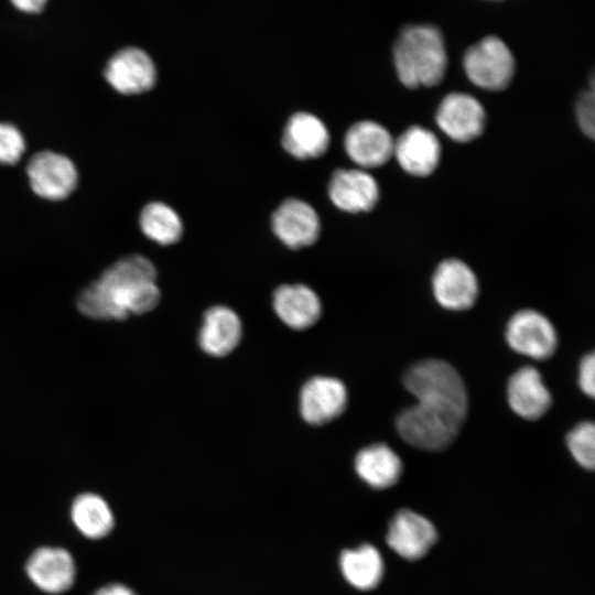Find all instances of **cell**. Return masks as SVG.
I'll use <instances>...</instances> for the list:
<instances>
[{"label": "cell", "instance_id": "obj_1", "mask_svg": "<svg viewBox=\"0 0 595 595\" xmlns=\"http://www.w3.org/2000/svg\"><path fill=\"white\" fill-rule=\"evenodd\" d=\"M393 64L399 80L408 88L441 83L447 54L441 31L430 24H412L401 30L393 44Z\"/></svg>", "mask_w": 595, "mask_h": 595}, {"label": "cell", "instance_id": "obj_2", "mask_svg": "<svg viewBox=\"0 0 595 595\" xmlns=\"http://www.w3.org/2000/svg\"><path fill=\"white\" fill-rule=\"evenodd\" d=\"M403 385L419 403L439 408L465 419L467 391L456 369L440 359H425L411 366Z\"/></svg>", "mask_w": 595, "mask_h": 595}, {"label": "cell", "instance_id": "obj_3", "mask_svg": "<svg viewBox=\"0 0 595 595\" xmlns=\"http://www.w3.org/2000/svg\"><path fill=\"white\" fill-rule=\"evenodd\" d=\"M464 419L448 411L416 403L396 419L397 431L408 444L426 451L447 447L456 437Z\"/></svg>", "mask_w": 595, "mask_h": 595}, {"label": "cell", "instance_id": "obj_4", "mask_svg": "<svg viewBox=\"0 0 595 595\" xmlns=\"http://www.w3.org/2000/svg\"><path fill=\"white\" fill-rule=\"evenodd\" d=\"M463 65L475 86L493 91L508 87L516 69L511 51L497 36H486L468 47Z\"/></svg>", "mask_w": 595, "mask_h": 595}, {"label": "cell", "instance_id": "obj_5", "mask_svg": "<svg viewBox=\"0 0 595 595\" xmlns=\"http://www.w3.org/2000/svg\"><path fill=\"white\" fill-rule=\"evenodd\" d=\"M506 340L518 354L537 360L550 358L558 347L554 326L533 310H522L511 316L506 327Z\"/></svg>", "mask_w": 595, "mask_h": 595}, {"label": "cell", "instance_id": "obj_6", "mask_svg": "<svg viewBox=\"0 0 595 595\" xmlns=\"http://www.w3.org/2000/svg\"><path fill=\"white\" fill-rule=\"evenodd\" d=\"M25 572L39 589L47 594L67 592L76 580V562L62 547L44 545L35 549L26 560Z\"/></svg>", "mask_w": 595, "mask_h": 595}, {"label": "cell", "instance_id": "obj_7", "mask_svg": "<svg viewBox=\"0 0 595 595\" xmlns=\"http://www.w3.org/2000/svg\"><path fill=\"white\" fill-rule=\"evenodd\" d=\"M26 174L33 192L46 199H64L77 185V171L65 155L42 151L29 161Z\"/></svg>", "mask_w": 595, "mask_h": 595}, {"label": "cell", "instance_id": "obj_8", "mask_svg": "<svg viewBox=\"0 0 595 595\" xmlns=\"http://www.w3.org/2000/svg\"><path fill=\"white\" fill-rule=\"evenodd\" d=\"M435 121L450 139L465 143L483 133L486 113L475 97L466 93L453 91L441 100Z\"/></svg>", "mask_w": 595, "mask_h": 595}, {"label": "cell", "instance_id": "obj_9", "mask_svg": "<svg viewBox=\"0 0 595 595\" xmlns=\"http://www.w3.org/2000/svg\"><path fill=\"white\" fill-rule=\"evenodd\" d=\"M432 290L444 309L464 311L472 307L478 296V281L465 262L446 259L434 271Z\"/></svg>", "mask_w": 595, "mask_h": 595}, {"label": "cell", "instance_id": "obj_10", "mask_svg": "<svg viewBox=\"0 0 595 595\" xmlns=\"http://www.w3.org/2000/svg\"><path fill=\"white\" fill-rule=\"evenodd\" d=\"M105 77L117 91L136 95L154 86L156 71L153 61L143 50L126 47L108 61Z\"/></svg>", "mask_w": 595, "mask_h": 595}, {"label": "cell", "instance_id": "obj_11", "mask_svg": "<svg viewBox=\"0 0 595 595\" xmlns=\"http://www.w3.org/2000/svg\"><path fill=\"white\" fill-rule=\"evenodd\" d=\"M274 235L288 247L299 249L316 241L321 221L314 207L299 198L283 201L272 214Z\"/></svg>", "mask_w": 595, "mask_h": 595}, {"label": "cell", "instance_id": "obj_12", "mask_svg": "<svg viewBox=\"0 0 595 595\" xmlns=\"http://www.w3.org/2000/svg\"><path fill=\"white\" fill-rule=\"evenodd\" d=\"M347 405V389L336 378L316 376L300 392V412L310 424H324L339 416Z\"/></svg>", "mask_w": 595, "mask_h": 595}, {"label": "cell", "instance_id": "obj_13", "mask_svg": "<svg viewBox=\"0 0 595 595\" xmlns=\"http://www.w3.org/2000/svg\"><path fill=\"white\" fill-rule=\"evenodd\" d=\"M392 156L408 174L424 177L436 170L441 159V144L429 129L412 126L394 140Z\"/></svg>", "mask_w": 595, "mask_h": 595}, {"label": "cell", "instance_id": "obj_14", "mask_svg": "<svg viewBox=\"0 0 595 595\" xmlns=\"http://www.w3.org/2000/svg\"><path fill=\"white\" fill-rule=\"evenodd\" d=\"M394 139L380 123L361 120L346 132L344 148L353 162L364 169L386 164L393 155Z\"/></svg>", "mask_w": 595, "mask_h": 595}, {"label": "cell", "instance_id": "obj_15", "mask_svg": "<svg viewBox=\"0 0 595 595\" xmlns=\"http://www.w3.org/2000/svg\"><path fill=\"white\" fill-rule=\"evenodd\" d=\"M332 203L346 213L371 210L379 199V186L375 177L359 169L336 170L328 183Z\"/></svg>", "mask_w": 595, "mask_h": 595}, {"label": "cell", "instance_id": "obj_16", "mask_svg": "<svg viewBox=\"0 0 595 595\" xmlns=\"http://www.w3.org/2000/svg\"><path fill=\"white\" fill-rule=\"evenodd\" d=\"M436 530L423 516L403 509L394 515L387 532L388 545L405 560H419L436 541Z\"/></svg>", "mask_w": 595, "mask_h": 595}, {"label": "cell", "instance_id": "obj_17", "mask_svg": "<svg viewBox=\"0 0 595 595\" xmlns=\"http://www.w3.org/2000/svg\"><path fill=\"white\" fill-rule=\"evenodd\" d=\"M507 398L510 408L519 416L537 420L548 412L552 397L541 374L531 366L518 369L508 380Z\"/></svg>", "mask_w": 595, "mask_h": 595}, {"label": "cell", "instance_id": "obj_18", "mask_svg": "<svg viewBox=\"0 0 595 595\" xmlns=\"http://www.w3.org/2000/svg\"><path fill=\"white\" fill-rule=\"evenodd\" d=\"M329 140V132L324 122L313 113L304 111L290 117L282 134L284 150L300 160L323 155Z\"/></svg>", "mask_w": 595, "mask_h": 595}, {"label": "cell", "instance_id": "obj_19", "mask_svg": "<svg viewBox=\"0 0 595 595\" xmlns=\"http://www.w3.org/2000/svg\"><path fill=\"white\" fill-rule=\"evenodd\" d=\"M272 305L278 317L298 331L313 326L322 314L317 294L304 284H284L277 288Z\"/></svg>", "mask_w": 595, "mask_h": 595}, {"label": "cell", "instance_id": "obj_20", "mask_svg": "<svg viewBox=\"0 0 595 595\" xmlns=\"http://www.w3.org/2000/svg\"><path fill=\"white\" fill-rule=\"evenodd\" d=\"M241 336V321L232 310L215 305L205 312L198 344L206 354L224 357L238 346Z\"/></svg>", "mask_w": 595, "mask_h": 595}, {"label": "cell", "instance_id": "obj_21", "mask_svg": "<svg viewBox=\"0 0 595 595\" xmlns=\"http://www.w3.org/2000/svg\"><path fill=\"white\" fill-rule=\"evenodd\" d=\"M355 469L370 487L385 489L399 480L402 474V461L387 444H372L357 453Z\"/></svg>", "mask_w": 595, "mask_h": 595}, {"label": "cell", "instance_id": "obj_22", "mask_svg": "<svg viewBox=\"0 0 595 595\" xmlns=\"http://www.w3.org/2000/svg\"><path fill=\"white\" fill-rule=\"evenodd\" d=\"M71 519L78 532L91 540L107 537L115 527L110 506L94 493L80 494L73 500Z\"/></svg>", "mask_w": 595, "mask_h": 595}, {"label": "cell", "instance_id": "obj_23", "mask_svg": "<svg viewBox=\"0 0 595 595\" xmlns=\"http://www.w3.org/2000/svg\"><path fill=\"white\" fill-rule=\"evenodd\" d=\"M339 564L346 581L358 589L375 588L383 576L382 558L370 544L343 551Z\"/></svg>", "mask_w": 595, "mask_h": 595}, {"label": "cell", "instance_id": "obj_24", "mask_svg": "<svg viewBox=\"0 0 595 595\" xmlns=\"http://www.w3.org/2000/svg\"><path fill=\"white\" fill-rule=\"evenodd\" d=\"M139 224L149 239L163 246L177 242L183 234L178 214L162 202L145 205L141 210Z\"/></svg>", "mask_w": 595, "mask_h": 595}, {"label": "cell", "instance_id": "obj_25", "mask_svg": "<svg viewBox=\"0 0 595 595\" xmlns=\"http://www.w3.org/2000/svg\"><path fill=\"white\" fill-rule=\"evenodd\" d=\"M567 447L574 459L584 468L595 465V426L593 422L577 424L566 437Z\"/></svg>", "mask_w": 595, "mask_h": 595}, {"label": "cell", "instance_id": "obj_26", "mask_svg": "<svg viewBox=\"0 0 595 595\" xmlns=\"http://www.w3.org/2000/svg\"><path fill=\"white\" fill-rule=\"evenodd\" d=\"M25 150L21 131L13 125L0 122V164H15Z\"/></svg>", "mask_w": 595, "mask_h": 595}, {"label": "cell", "instance_id": "obj_27", "mask_svg": "<svg viewBox=\"0 0 595 595\" xmlns=\"http://www.w3.org/2000/svg\"><path fill=\"white\" fill-rule=\"evenodd\" d=\"M576 119L583 133L593 139L595 133L594 89L583 93L576 102Z\"/></svg>", "mask_w": 595, "mask_h": 595}, {"label": "cell", "instance_id": "obj_28", "mask_svg": "<svg viewBox=\"0 0 595 595\" xmlns=\"http://www.w3.org/2000/svg\"><path fill=\"white\" fill-rule=\"evenodd\" d=\"M578 385L582 391L594 397L595 394V356L593 353L583 357L578 369Z\"/></svg>", "mask_w": 595, "mask_h": 595}, {"label": "cell", "instance_id": "obj_29", "mask_svg": "<svg viewBox=\"0 0 595 595\" xmlns=\"http://www.w3.org/2000/svg\"><path fill=\"white\" fill-rule=\"evenodd\" d=\"M93 595H136V593L125 584L109 583L99 587Z\"/></svg>", "mask_w": 595, "mask_h": 595}, {"label": "cell", "instance_id": "obj_30", "mask_svg": "<svg viewBox=\"0 0 595 595\" xmlns=\"http://www.w3.org/2000/svg\"><path fill=\"white\" fill-rule=\"evenodd\" d=\"M11 2L23 12L35 13L44 8L46 0H11Z\"/></svg>", "mask_w": 595, "mask_h": 595}]
</instances>
